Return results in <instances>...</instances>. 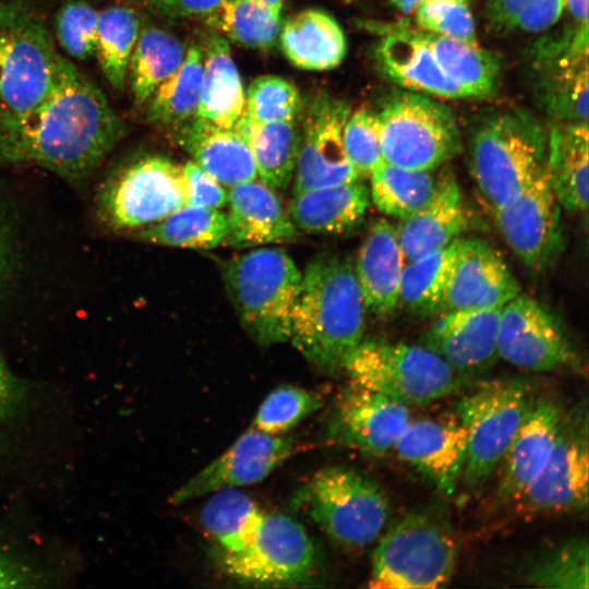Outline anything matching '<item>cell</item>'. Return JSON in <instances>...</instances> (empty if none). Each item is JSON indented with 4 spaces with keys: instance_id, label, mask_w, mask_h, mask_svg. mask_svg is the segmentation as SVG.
Masks as SVG:
<instances>
[{
    "instance_id": "3957f363",
    "label": "cell",
    "mask_w": 589,
    "mask_h": 589,
    "mask_svg": "<svg viewBox=\"0 0 589 589\" xmlns=\"http://www.w3.org/2000/svg\"><path fill=\"white\" fill-rule=\"evenodd\" d=\"M549 129L528 111L509 109L484 119L469 147V169L493 212L516 197L543 170Z\"/></svg>"
},
{
    "instance_id": "9a60e30c",
    "label": "cell",
    "mask_w": 589,
    "mask_h": 589,
    "mask_svg": "<svg viewBox=\"0 0 589 589\" xmlns=\"http://www.w3.org/2000/svg\"><path fill=\"white\" fill-rule=\"evenodd\" d=\"M514 254L530 269L551 266L562 250L561 205L546 167L516 197L492 212Z\"/></svg>"
},
{
    "instance_id": "6da1fadb",
    "label": "cell",
    "mask_w": 589,
    "mask_h": 589,
    "mask_svg": "<svg viewBox=\"0 0 589 589\" xmlns=\"http://www.w3.org/2000/svg\"><path fill=\"white\" fill-rule=\"evenodd\" d=\"M124 134L103 91L69 59L51 93L37 106L0 107V158L79 180L111 153Z\"/></svg>"
},
{
    "instance_id": "8d00e7d4",
    "label": "cell",
    "mask_w": 589,
    "mask_h": 589,
    "mask_svg": "<svg viewBox=\"0 0 589 589\" xmlns=\"http://www.w3.org/2000/svg\"><path fill=\"white\" fill-rule=\"evenodd\" d=\"M263 514L250 495L228 488L213 493L202 508L201 522L223 554H230L249 542Z\"/></svg>"
},
{
    "instance_id": "f5cc1de1",
    "label": "cell",
    "mask_w": 589,
    "mask_h": 589,
    "mask_svg": "<svg viewBox=\"0 0 589 589\" xmlns=\"http://www.w3.org/2000/svg\"><path fill=\"white\" fill-rule=\"evenodd\" d=\"M155 9L173 16L207 17L223 0H144Z\"/></svg>"
},
{
    "instance_id": "603a6c76",
    "label": "cell",
    "mask_w": 589,
    "mask_h": 589,
    "mask_svg": "<svg viewBox=\"0 0 589 589\" xmlns=\"http://www.w3.org/2000/svg\"><path fill=\"white\" fill-rule=\"evenodd\" d=\"M563 412L553 400L531 401L502 465L497 495L518 500L537 477L555 443Z\"/></svg>"
},
{
    "instance_id": "74e56055",
    "label": "cell",
    "mask_w": 589,
    "mask_h": 589,
    "mask_svg": "<svg viewBox=\"0 0 589 589\" xmlns=\"http://www.w3.org/2000/svg\"><path fill=\"white\" fill-rule=\"evenodd\" d=\"M370 195L383 214L409 217L433 196L438 179L433 170H417L382 161L370 175Z\"/></svg>"
},
{
    "instance_id": "f6af8a7d",
    "label": "cell",
    "mask_w": 589,
    "mask_h": 589,
    "mask_svg": "<svg viewBox=\"0 0 589 589\" xmlns=\"http://www.w3.org/2000/svg\"><path fill=\"white\" fill-rule=\"evenodd\" d=\"M301 109L302 101L297 87L280 76H259L245 93L243 113L253 121L297 120Z\"/></svg>"
},
{
    "instance_id": "5b68a950",
    "label": "cell",
    "mask_w": 589,
    "mask_h": 589,
    "mask_svg": "<svg viewBox=\"0 0 589 589\" xmlns=\"http://www.w3.org/2000/svg\"><path fill=\"white\" fill-rule=\"evenodd\" d=\"M457 542L440 508L416 510L381 539L372 557V588L445 587L455 570Z\"/></svg>"
},
{
    "instance_id": "e575fe53",
    "label": "cell",
    "mask_w": 589,
    "mask_h": 589,
    "mask_svg": "<svg viewBox=\"0 0 589 589\" xmlns=\"http://www.w3.org/2000/svg\"><path fill=\"white\" fill-rule=\"evenodd\" d=\"M227 214L218 208L184 205L166 218L136 231L145 242L187 249L227 245Z\"/></svg>"
},
{
    "instance_id": "484cf974",
    "label": "cell",
    "mask_w": 589,
    "mask_h": 589,
    "mask_svg": "<svg viewBox=\"0 0 589 589\" xmlns=\"http://www.w3.org/2000/svg\"><path fill=\"white\" fill-rule=\"evenodd\" d=\"M227 245L252 248L291 241L297 229L273 189L260 180L230 187Z\"/></svg>"
},
{
    "instance_id": "6f0895ef",
    "label": "cell",
    "mask_w": 589,
    "mask_h": 589,
    "mask_svg": "<svg viewBox=\"0 0 589 589\" xmlns=\"http://www.w3.org/2000/svg\"><path fill=\"white\" fill-rule=\"evenodd\" d=\"M398 10L410 13L416 10L422 0H389Z\"/></svg>"
},
{
    "instance_id": "bcb514c9",
    "label": "cell",
    "mask_w": 589,
    "mask_h": 589,
    "mask_svg": "<svg viewBox=\"0 0 589 589\" xmlns=\"http://www.w3.org/2000/svg\"><path fill=\"white\" fill-rule=\"evenodd\" d=\"M99 12L84 0H69L55 19L59 45L80 61L95 56Z\"/></svg>"
},
{
    "instance_id": "e0dca14e",
    "label": "cell",
    "mask_w": 589,
    "mask_h": 589,
    "mask_svg": "<svg viewBox=\"0 0 589 589\" xmlns=\"http://www.w3.org/2000/svg\"><path fill=\"white\" fill-rule=\"evenodd\" d=\"M302 125L293 194L359 179L346 154L342 132L350 115L346 101L320 94L301 109Z\"/></svg>"
},
{
    "instance_id": "836d02e7",
    "label": "cell",
    "mask_w": 589,
    "mask_h": 589,
    "mask_svg": "<svg viewBox=\"0 0 589 589\" xmlns=\"http://www.w3.org/2000/svg\"><path fill=\"white\" fill-rule=\"evenodd\" d=\"M422 32L438 65L466 98L486 97L495 92L501 71L497 56L478 44Z\"/></svg>"
},
{
    "instance_id": "30bf717a",
    "label": "cell",
    "mask_w": 589,
    "mask_h": 589,
    "mask_svg": "<svg viewBox=\"0 0 589 589\" xmlns=\"http://www.w3.org/2000/svg\"><path fill=\"white\" fill-rule=\"evenodd\" d=\"M383 158L409 169L434 170L460 148L452 110L416 92L396 93L376 112Z\"/></svg>"
},
{
    "instance_id": "db71d44e",
    "label": "cell",
    "mask_w": 589,
    "mask_h": 589,
    "mask_svg": "<svg viewBox=\"0 0 589 589\" xmlns=\"http://www.w3.org/2000/svg\"><path fill=\"white\" fill-rule=\"evenodd\" d=\"M28 580V572L0 550V588L21 587Z\"/></svg>"
},
{
    "instance_id": "4fadbf2b",
    "label": "cell",
    "mask_w": 589,
    "mask_h": 589,
    "mask_svg": "<svg viewBox=\"0 0 589 589\" xmlns=\"http://www.w3.org/2000/svg\"><path fill=\"white\" fill-rule=\"evenodd\" d=\"M588 24L534 45L530 81L537 100L555 122H588Z\"/></svg>"
},
{
    "instance_id": "7402d4cb",
    "label": "cell",
    "mask_w": 589,
    "mask_h": 589,
    "mask_svg": "<svg viewBox=\"0 0 589 589\" xmlns=\"http://www.w3.org/2000/svg\"><path fill=\"white\" fill-rule=\"evenodd\" d=\"M501 310L438 313L424 333V346L443 358L457 373L485 369L498 358L496 340Z\"/></svg>"
},
{
    "instance_id": "9c48e42d",
    "label": "cell",
    "mask_w": 589,
    "mask_h": 589,
    "mask_svg": "<svg viewBox=\"0 0 589 589\" xmlns=\"http://www.w3.org/2000/svg\"><path fill=\"white\" fill-rule=\"evenodd\" d=\"M530 387L521 378H497L480 384L458 406L467 432L461 472L469 490L480 489L500 465L527 410Z\"/></svg>"
},
{
    "instance_id": "ab89813d",
    "label": "cell",
    "mask_w": 589,
    "mask_h": 589,
    "mask_svg": "<svg viewBox=\"0 0 589 589\" xmlns=\"http://www.w3.org/2000/svg\"><path fill=\"white\" fill-rule=\"evenodd\" d=\"M460 241L459 238L438 251L405 263L399 303L419 314H436Z\"/></svg>"
},
{
    "instance_id": "4dcf8cb0",
    "label": "cell",
    "mask_w": 589,
    "mask_h": 589,
    "mask_svg": "<svg viewBox=\"0 0 589 589\" xmlns=\"http://www.w3.org/2000/svg\"><path fill=\"white\" fill-rule=\"evenodd\" d=\"M278 36L286 58L302 70L334 69L347 52L341 26L329 13L320 9L296 13L286 21Z\"/></svg>"
},
{
    "instance_id": "ba28073f",
    "label": "cell",
    "mask_w": 589,
    "mask_h": 589,
    "mask_svg": "<svg viewBox=\"0 0 589 589\" xmlns=\"http://www.w3.org/2000/svg\"><path fill=\"white\" fill-rule=\"evenodd\" d=\"M311 519L346 548L373 543L389 514L387 498L369 477L345 467L317 471L299 493Z\"/></svg>"
},
{
    "instance_id": "277c9868",
    "label": "cell",
    "mask_w": 589,
    "mask_h": 589,
    "mask_svg": "<svg viewBox=\"0 0 589 589\" xmlns=\"http://www.w3.org/2000/svg\"><path fill=\"white\" fill-rule=\"evenodd\" d=\"M302 273L278 248L262 247L227 262L224 283L239 321L260 345L289 341Z\"/></svg>"
},
{
    "instance_id": "7a4b0ae2",
    "label": "cell",
    "mask_w": 589,
    "mask_h": 589,
    "mask_svg": "<svg viewBox=\"0 0 589 589\" xmlns=\"http://www.w3.org/2000/svg\"><path fill=\"white\" fill-rule=\"evenodd\" d=\"M364 313L352 264L335 255L318 256L302 273L289 341L314 365L342 369L363 339Z\"/></svg>"
},
{
    "instance_id": "7c38bea8",
    "label": "cell",
    "mask_w": 589,
    "mask_h": 589,
    "mask_svg": "<svg viewBox=\"0 0 589 589\" xmlns=\"http://www.w3.org/2000/svg\"><path fill=\"white\" fill-rule=\"evenodd\" d=\"M316 553L304 527L279 513L263 514L249 542L238 552L223 554V570L255 586H290L310 578Z\"/></svg>"
},
{
    "instance_id": "f546056e",
    "label": "cell",
    "mask_w": 589,
    "mask_h": 589,
    "mask_svg": "<svg viewBox=\"0 0 589 589\" xmlns=\"http://www.w3.org/2000/svg\"><path fill=\"white\" fill-rule=\"evenodd\" d=\"M588 122H554L549 128L546 171L561 207L586 213L588 207Z\"/></svg>"
},
{
    "instance_id": "ffe728a7",
    "label": "cell",
    "mask_w": 589,
    "mask_h": 589,
    "mask_svg": "<svg viewBox=\"0 0 589 589\" xmlns=\"http://www.w3.org/2000/svg\"><path fill=\"white\" fill-rule=\"evenodd\" d=\"M520 291L503 256L488 242L461 239L436 314L502 308Z\"/></svg>"
},
{
    "instance_id": "7bdbcfd3",
    "label": "cell",
    "mask_w": 589,
    "mask_h": 589,
    "mask_svg": "<svg viewBox=\"0 0 589 589\" xmlns=\"http://www.w3.org/2000/svg\"><path fill=\"white\" fill-rule=\"evenodd\" d=\"M528 584L541 588L587 589L588 543L573 538L533 558L524 570Z\"/></svg>"
},
{
    "instance_id": "b9f144b4",
    "label": "cell",
    "mask_w": 589,
    "mask_h": 589,
    "mask_svg": "<svg viewBox=\"0 0 589 589\" xmlns=\"http://www.w3.org/2000/svg\"><path fill=\"white\" fill-rule=\"evenodd\" d=\"M207 22L236 44L271 48L280 31V16L257 0H223Z\"/></svg>"
},
{
    "instance_id": "f1b7e54d",
    "label": "cell",
    "mask_w": 589,
    "mask_h": 589,
    "mask_svg": "<svg viewBox=\"0 0 589 589\" xmlns=\"http://www.w3.org/2000/svg\"><path fill=\"white\" fill-rule=\"evenodd\" d=\"M369 205L370 192L357 179L293 194L287 212L297 230L335 236L354 229Z\"/></svg>"
},
{
    "instance_id": "8fae6325",
    "label": "cell",
    "mask_w": 589,
    "mask_h": 589,
    "mask_svg": "<svg viewBox=\"0 0 589 589\" xmlns=\"http://www.w3.org/2000/svg\"><path fill=\"white\" fill-rule=\"evenodd\" d=\"M187 204L182 166L146 156L108 177L98 193L103 220L119 231H139Z\"/></svg>"
},
{
    "instance_id": "7dc6e473",
    "label": "cell",
    "mask_w": 589,
    "mask_h": 589,
    "mask_svg": "<svg viewBox=\"0 0 589 589\" xmlns=\"http://www.w3.org/2000/svg\"><path fill=\"white\" fill-rule=\"evenodd\" d=\"M349 163L359 179L369 178L384 161L376 112L359 109L350 113L342 132Z\"/></svg>"
},
{
    "instance_id": "680465c9",
    "label": "cell",
    "mask_w": 589,
    "mask_h": 589,
    "mask_svg": "<svg viewBox=\"0 0 589 589\" xmlns=\"http://www.w3.org/2000/svg\"><path fill=\"white\" fill-rule=\"evenodd\" d=\"M263 5L268 8L273 13L280 16L283 4L285 0H257Z\"/></svg>"
},
{
    "instance_id": "5bb4252c",
    "label": "cell",
    "mask_w": 589,
    "mask_h": 589,
    "mask_svg": "<svg viewBox=\"0 0 589 589\" xmlns=\"http://www.w3.org/2000/svg\"><path fill=\"white\" fill-rule=\"evenodd\" d=\"M532 513L586 510L588 506V420L586 408L564 416L541 470L517 500Z\"/></svg>"
},
{
    "instance_id": "c3c4849f",
    "label": "cell",
    "mask_w": 589,
    "mask_h": 589,
    "mask_svg": "<svg viewBox=\"0 0 589 589\" xmlns=\"http://www.w3.org/2000/svg\"><path fill=\"white\" fill-rule=\"evenodd\" d=\"M414 11L416 21L422 31L469 44H478L474 20L467 2L422 0Z\"/></svg>"
},
{
    "instance_id": "816d5d0a",
    "label": "cell",
    "mask_w": 589,
    "mask_h": 589,
    "mask_svg": "<svg viewBox=\"0 0 589 589\" xmlns=\"http://www.w3.org/2000/svg\"><path fill=\"white\" fill-rule=\"evenodd\" d=\"M24 400L23 385L12 373L0 352V426L15 417Z\"/></svg>"
},
{
    "instance_id": "1f68e13d",
    "label": "cell",
    "mask_w": 589,
    "mask_h": 589,
    "mask_svg": "<svg viewBox=\"0 0 589 589\" xmlns=\"http://www.w3.org/2000/svg\"><path fill=\"white\" fill-rule=\"evenodd\" d=\"M245 91L229 45L213 35L203 53V75L196 116L221 128H233L244 112Z\"/></svg>"
},
{
    "instance_id": "11a10c76",
    "label": "cell",
    "mask_w": 589,
    "mask_h": 589,
    "mask_svg": "<svg viewBox=\"0 0 589 589\" xmlns=\"http://www.w3.org/2000/svg\"><path fill=\"white\" fill-rule=\"evenodd\" d=\"M569 13L578 24H588V0H566Z\"/></svg>"
},
{
    "instance_id": "83f0119b",
    "label": "cell",
    "mask_w": 589,
    "mask_h": 589,
    "mask_svg": "<svg viewBox=\"0 0 589 589\" xmlns=\"http://www.w3.org/2000/svg\"><path fill=\"white\" fill-rule=\"evenodd\" d=\"M177 137L192 160L225 187L257 178L250 147L236 128L194 117L178 127Z\"/></svg>"
},
{
    "instance_id": "d6986e66",
    "label": "cell",
    "mask_w": 589,
    "mask_h": 589,
    "mask_svg": "<svg viewBox=\"0 0 589 589\" xmlns=\"http://www.w3.org/2000/svg\"><path fill=\"white\" fill-rule=\"evenodd\" d=\"M410 421L408 405L353 382L338 395L328 437L372 456L385 455Z\"/></svg>"
},
{
    "instance_id": "d6a6232c",
    "label": "cell",
    "mask_w": 589,
    "mask_h": 589,
    "mask_svg": "<svg viewBox=\"0 0 589 589\" xmlns=\"http://www.w3.org/2000/svg\"><path fill=\"white\" fill-rule=\"evenodd\" d=\"M236 128L245 139L260 181L281 191L288 188L294 177L300 129L297 120L257 122L241 116Z\"/></svg>"
},
{
    "instance_id": "681fc988",
    "label": "cell",
    "mask_w": 589,
    "mask_h": 589,
    "mask_svg": "<svg viewBox=\"0 0 589 589\" xmlns=\"http://www.w3.org/2000/svg\"><path fill=\"white\" fill-rule=\"evenodd\" d=\"M187 204L190 206L218 208L228 203L225 185L193 160L182 166Z\"/></svg>"
},
{
    "instance_id": "91938a15",
    "label": "cell",
    "mask_w": 589,
    "mask_h": 589,
    "mask_svg": "<svg viewBox=\"0 0 589 589\" xmlns=\"http://www.w3.org/2000/svg\"><path fill=\"white\" fill-rule=\"evenodd\" d=\"M460 1H465V2H467V0H460Z\"/></svg>"
},
{
    "instance_id": "4316f807",
    "label": "cell",
    "mask_w": 589,
    "mask_h": 589,
    "mask_svg": "<svg viewBox=\"0 0 589 589\" xmlns=\"http://www.w3.org/2000/svg\"><path fill=\"white\" fill-rule=\"evenodd\" d=\"M404 265L396 226L377 219L370 227L353 266L365 310L385 316L397 308Z\"/></svg>"
},
{
    "instance_id": "d590c367",
    "label": "cell",
    "mask_w": 589,
    "mask_h": 589,
    "mask_svg": "<svg viewBox=\"0 0 589 589\" xmlns=\"http://www.w3.org/2000/svg\"><path fill=\"white\" fill-rule=\"evenodd\" d=\"M184 55L182 44L170 33L157 27L140 31L127 73L136 105L146 104L156 88L179 68Z\"/></svg>"
},
{
    "instance_id": "8992f818",
    "label": "cell",
    "mask_w": 589,
    "mask_h": 589,
    "mask_svg": "<svg viewBox=\"0 0 589 589\" xmlns=\"http://www.w3.org/2000/svg\"><path fill=\"white\" fill-rule=\"evenodd\" d=\"M65 60L29 2L0 1V107L24 111L37 106L58 83Z\"/></svg>"
},
{
    "instance_id": "ee69618b",
    "label": "cell",
    "mask_w": 589,
    "mask_h": 589,
    "mask_svg": "<svg viewBox=\"0 0 589 589\" xmlns=\"http://www.w3.org/2000/svg\"><path fill=\"white\" fill-rule=\"evenodd\" d=\"M323 404L320 394L283 385L272 390L252 421V426L267 434L281 435L315 412Z\"/></svg>"
},
{
    "instance_id": "2e32d148",
    "label": "cell",
    "mask_w": 589,
    "mask_h": 589,
    "mask_svg": "<svg viewBox=\"0 0 589 589\" xmlns=\"http://www.w3.org/2000/svg\"><path fill=\"white\" fill-rule=\"evenodd\" d=\"M496 347L498 358L526 371H554L576 362L557 321L537 300L520 292L502 306Z\"/></svg>"
},
{
    "instance_id": "44dd1931",
    "label": "cell",
    "mask_w": 589,
    "mask_h": 589,
    "mask_svg": "<svg viewBox=\"0 0 589 589\" xmlns=\"http://www.w3.org/2000/svg\"><path fill=\"white\" fill-rule=\"evenodd\" d=\"M467 432L458 419L409 421L394 449L423 473L444 495H452L461 477Z\"/></svg>"
},
{
    "instance_id": "f907efd6",
    "label": "cell",
    "mask_w": 589,
    "mask_h": 589,
    "mask_svg": "<svg viewBox=\"0 0 589 589\" xmlns=\"http://www.w3.org/2000/svg\"><path fill=\"white\" fill-rule=\"evenodd\" d=\"M566 5V0H530L519 15L516 28L538 33L553 26Z\"/></svg>"
},
{
    "instance_id": "cb8c5ba5",
    "label": "cell",
    "mask_w": 589,
    "mask_h": 589,
    "mask_svg": "<svg viewBox=\"0 0 589 589\" xmlns=\"http://www.w3.org/2000/svg\"><path fill=\"white\" fill-rule=\"evenodd\" d=\"M376 58L392 81L411 92L450 99L466 98L438 65L422 29L388 27L377 44Z\"/></svg>"
},
{
    "instance_id": "d4e9b609",
    "label": "cell",
    "mask_w": 589,
    "mask_h": 589,
    "mask_svg": "<svg viewBox=\"0 0 589 589\" xmlns=\"http://www.w3.org/2000/svg\"><path fill=\"white\" fill-rule=\"evenodd\" d=\"M468 225V213L456 179H438L429 202L396 226L404 261L409 262L449 245Z\"/></svg>"
},
{
    "instance_id": "9f6ffc18",
    "label": "cell",
    "mask_w": 589,
    "mask_h": 589,
    "mask_svg": "<svg viewBox=\"0 0 589 589\" xmlns=\"http://www.w3.org/2000/svg\"><path fill=\"white\" fill-rule=\"evenodd\" d=\"M8 260H9V247H8V239L7 235L3 228V225L0 220V281L4 275V272L8 266Z\"/></svg>"
},
{
    "instance_id": "60d3db41",
    "label": "cell",
    "mask_w": 589,
    "mask_h": 589,
    "mask_svg": "<svg viewBox=\"0 0 589 589\" xmlns=\"http://www.w3.org/2000/svg\"><path fill=\"white\" fill-rule=\"evenodd\" d=\"M139 34L140 21L131 8L115 5L99 12L95 56L105 79L115 89L124 86Z\"/></svg>"
},
{
    "instance_id": "f35d334b",
    "label": "cell",
    "mask_w": 589,
    "mask_h": 589,
    "mask_svg": "<svg viewBox=\"0 0 589 589\" xmlns=\"http://www.w3.org/2000/svg\"><path fill=\"white\" fill-rule=\"evenodd\" d=\"M203 75V52L192 47L179 68L146 101L147 119L159 125L179 127L196 116Z\"/></svg>"
},
{
    "instance_id": "ac0fdd59",
    "label": "cell",
    "mask_w": 589,
    "mask_h": 589,
    "mask_svg": "<svg viewBox=\"0 0 589 589\" xmlns=\"http://www.w3.org/2000/svg\"><path fill=\"white\" fill-rule=\"evenodd\" d=\"M293 449L292 436L267 434L250 428L176 490L170 502L180 505L218 490L259 483L290 457Z\"/></svg>"
},
{
    "instance_id": "52a82bcc",
    "label": "cell",
    "mask_w": 589,
    "mask_h": 589,
    "mask_svg": "<svg viewBox=\"0 0 589 589\" xmlns=\"http://www.w3.org/2000/svg\"><path fill=\"white\" fill-rule=\"evenodd\" d=\"M342 369L351 382L405 405H422L450 394L457 372L425 346L361 340Z\"/></svg>"
}]
</instances>
